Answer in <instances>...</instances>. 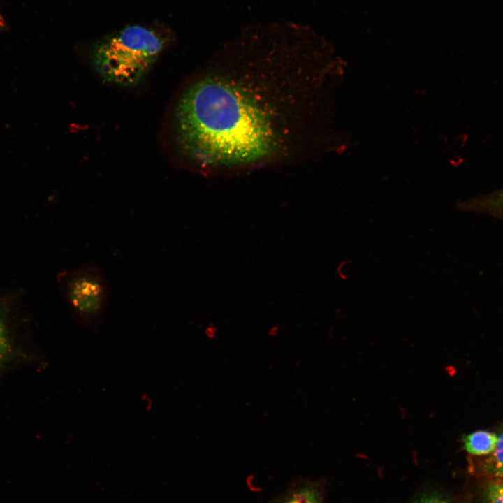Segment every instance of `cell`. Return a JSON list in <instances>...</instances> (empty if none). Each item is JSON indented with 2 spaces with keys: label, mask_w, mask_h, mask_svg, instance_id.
<instances>
[{
  "label": "cell",
  "mask_w": 503,
  "mask_h": 503,
  "mask_svg": "<svg viewBox=\"0 0 503 503\" xmlns=\"http://www.w3.org/2000/svg\"><path fill=\"white\" fill-rule=\"evenodd\" d=\"M311 35L296 25L247 29L185 80L161 132L173 163L207 175L296 159Z\"/></svg>",
  "instance_id": "1"
},
{
  "label": "cell",
  "mask_w": 503,
  "mask_h": 503,
  "mask_svg": "<svg viewBox=\"0 0 503 503\" xmlns=\"http://www.w3.org/2000/svg\"><path fill=\"white\" fill-rule=\"evenodd\" d=\"M498 437L488 431H476L466 435L463 439L465 450L473 455H483L493 453Z\"/></svg>",
  "instance_id": "5"
},
{
  "label": "cell",
  "mask_w": 503,
  "mask_h": 503,
  "mask_svg": "<svg viewBox=\"0 0 503 503\" xmlns=\"http://www.w3.org/2000/svg\"><path fill=\"white\" fill-rule=\"evenodd\" d=\"M170 41L154 28L127 26L94 43L91 64L103 82L133 87L145 80Z\"/></svg>",
  "instance_id": "2"
},
{
  "label": "cell",
  "mask_w": 503,
  "mask_h": 503,
  "mask_svg": "<svg viewBox=\"0 0 503 503\" xmlns=\"http://www.w3.org/2000/svg\"><path fill=\"white\" fill-rule=\"evenodd\" d=\"M502 201L503 202V194L502 195Z\"/></svg>",
  "instance_id": "11"
},
{
  "label": "cell",
  "mask_w": 503,
  "mask_h": 503,
  "mask_svg": "<svg viewBox=\"0 0 503 503\" xmlns=\"http://www.w3.org/2000/svg\"><path fill=\"white\" fill-rule=\"evenodd\" d=\"M489 503H503V483H493L488 490Z\"/></svg>",
  "instance_id": "7"
},
{
  "label": "cell",
  "mask_w": 503,
  "mask_h": 503,
  "mask_svg": "<svg viewBox=\"0 0 503 503\" xmlns=\"http://www.w3.org/2000/svg\"><path fill=\"white\" fill-rule=\"evenodd\" d=\"M493 453L494 472L497 476L503 478V433L498 437V441Z\"/></svg>",
  "instance_id": "6"
},
{
  "label": "cell",
  "mask_w": 503,
  "mask_h": 503,
  "mask_svg": "<svg viewBox=\"0 0 503 503\" xmlns=\"http://www.w3.org/2000/svg\"><path fill=\"white\" fill-rule=\"evenodd\" d=\"M7 348L6 337L3 329L0 326V360L5 356Z\"/></svg>",
  "instance_id": "9"
},
{
  "label": "cell",
  "mask_w": 503,
  "mask_h": 503,
  "mask_svg": "<svg viewBox=\"0 0 503 503\" xmlns=\"http://www.w3.org/2000/svg\"><path fill=\"white\" fill-rule=\"evenodd\" d=\"M63 296L74 320L96 332L102 322L108 298V280L92 261L62 272L58 277Z\"/></svg>",
  "instance_id": "3"
},
{
  "label": "cell",
  "mask_w": 503,
  "mask_h": 503,
  "mask_svg": "<svg viewBox=\"0 0 503 503\" xmlns=\"http://www.w3.org/2000/svg\"><path fill=\"white\" fill-rule=\"evenodd\" d=\"M265 503H323V490L318 481L296 478Z\"/></svg>",
  "instance_id": "4"
},
{
  "label": "cell",
  "mask_w": 503,
  "mask_h": 503,
  "mask_svg": "<svg viewBox=\"0 0 503 503\" xmlns=\"http://www.w3.org/2000/svg\"><path fill=\"white\" fill-rule=\"evenodd\" d=\"M412 503H449L446 498L437 493H428L417 498Z\"/></svg>",
  "instance_id": "8"
},
{
  "label": "cell",
  "mask_w": 503,
  "mask_h": 503,
  "mask_svg": "<svg viewBox=\"0 0 503 503\" xmlns=\"http://www.w3.org/2000/svg\"><path fill=\"white\" fill-rule=\"evenodd\" d=\"M205 335H206L207 337L209 338V339H211V340L214 339V338L216 337V335H217L216 328H213V327H212H212H211V328H210V327L207 328L206 329V330H205Z\"/></svg>",
  "instance_id": "10"
}]
</instances>
